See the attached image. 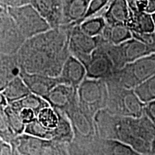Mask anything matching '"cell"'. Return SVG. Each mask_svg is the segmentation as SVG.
I'll return each mask as SVG.
<instances>
[{
    "mask_svg": "<svg viewBox=\"0 0 155 155\" xmlns=\"http://www.w3.org/2000/svg\"><path fill=\"white\" fill-rule=\"evenodd\" d=\"M73 25L61 26L27 39L16 56L21 71L58 77L71 55L69 37Z\"/></svg>",
    "mask_w": 155,
    "mask_h": 155,
    "instance_id": "6da1fadb",
    "label": "cell"
},
{
    "mask_svg": "<svg viewBox=\"0 0 155 155\" xmlns=\"http://www.w3.org/2000/svg\"><path fill=\"white\" fill-rule=\"evenodd\" d=\"M94 121L99 138L121 141L141 154L151 155L155 125L145 114L139 118L125 117L104 109L97 113Z\"/></svg>",
    "mask_w": 155,
    "mask_h": 155,
    "instance_id": "7a4b0ae2",
    "label": "cell"
},
{
    "mask_svg": "<svg viewBox=\"0 0 155 155\" xmlns=\"http://www.w3.org/2000/svg\"><path fill=\"white\" fill-rule=\"evenodd\" d=\"M108 87V102L105 109L114 115L125 117H141L144 114V104L134 89L119 86L111 81H105Z\"/></svg>",
    "mask_w": 155,
    "mask_h": 155,
    "instance_id": "3957f363",
    "label": "cell"
},
{
    "mask_svg": "<svg viewBox=\"0 0 155 155\" xmlns=\"http://www.w3.org/2000/svg\"><path fill=\"white\" fill-rule=\"evenodd\" d=\"M155 75V53L144 56L114 72L105 81H111L124 88L134 89Z\"/></svg>",
    "mask_w": 155,
    "mask_h": 155,
    "instance_id": "277c9868",
    "label": "cell"
},
{
    "mask_svg": "<svg viewBox=\"0 0 155 155\" xmlns=\"http://www.w3.org/2000/svg\"><path fill=\"white\" fill-rule=\"evenodd\" d=\"M64 114L72 125L74 133L73 142L90 151L94 155L95 147L100 139L96 131L94 118L83 111L78 104Z\"/></svg>",
    "mask_w": 155,
    "mask_h": 155,
    "instance_id": "5b68a950",
    "label": "cell"
},
{
    "mask_svg": "<svg viewBox=\"0 0 155 155\" xmlns=\"http://www.w3.org/2000/svg\"><path fill=\"white\" fill-rule=\"evenodd\" d=\"M80 107L95 118L98 112L105 109L108 102V87L104 80L86 78L77 89Z\"/></svg>",
    "mask_w": 155,
    "mask_h": 155,
    "instance_id": "8992f818",
    "label": "cell"
},
{
    "mask_svg": "<svg viewBox=\"0 0 155 155\" xmlns=\"http://www.w3.org/2000/svg\"><path fill=\"white\" fill-rule=\"evenodd\" d=\"M10 146L21 155H68V144L25 134L17 136Z\"/></svg>",
    "mask_w": 155,
    "mask_h": 155,
    "instance_id": "52a82bcc",
    "label": "cell"
},
{
    "mask_svg": "<svg viewBox=\"0 0 155 155\" xmlns=\"http://www.w3.org/2000/svg\"><path fill=\"white\" fill-rule=\"evenodd\" d=\"M23 37L29 39L50 30V25L32 5L7 9Z\"/></svg>",
    "mask_w": 155,
    "mask_h": 155,
    "instance_id": "ba28073f",
    "label": "cell"
},
{
    "mask_svg": "<svg viewBox=\"0 0 155 155\" xmlns=\"http://www.w3.org/2000/svg\"><path fill=\"white\" fill-rule=\"evenodd\" d=\"M25 40L8 10L0 7V53L15 55Z\"/></svg>",
    "mask_w": 155,
    "mask_h": 155,
    "instance_id": "9c48e42d",
    "label": "cell"
},
{
    "mask_svg": "<svg viewBox=\"0 0 155 155\" xmlns=\"http://www.w3.org/2000/svg\"><path fill=\"white\" fill-rule=\"evenodd\" d=\"M98 45V38L91 37L81 30L79 25H73L69 37L70 53L86 66L93 52Z\"/></svg>",
    "mask_w": 155,
    "mask_h": 155,
    "instance_id": "30bf717a",
    "label": "cell"
},
{
    "mask_svg": "<svg viewBox=\"0 0 155 155\" xmlns=\"http://www.w3.org/2000/svg\"><path fill=\"white\" fill-rule=\"evenodd\" d=\"M85 67L87 78L97 80L105 81L116 71L111 58L100 46L93 52Z\"/></svg>",
    "mask_w": 155,
    "mask_h": 155,
    "instance_id": "8fae6325",
    "label": "cell"
},
{
    "mask_svg": "<svg viewBox=\"0 0 155 155\" xmlns=\"http://www.w3.org/2000/svg\"><path fill=\"white\" fill-rule=\"evenodd\" d=\"M43 98L52 108L63 113L78 104L77 88L65 84L56 86Z\"/></svg>",
    "mask_w": 155,
    "mask_h": 155,
    "instance_id": "7c38bea8",
    "label": "cell"
},
{
    "mask_svg": "<svg viewBox=\"0 0 155 155\" xmlns=\"http://www.w3.org/2000/svg\"><path fill=\"white\" fill-rule=\"evenodd\" d=\"M31 5L45 19L50 28L63 26L64 0H32Z\"/></svg>",
    "mask_w": 155,
    "mask_h": 155,
    "instance_id": "4fadbf2b",
    "label": "cell"
},
{
    "mask_svg": "<svg viewBox=\"0 0 155 155\" xmlns=\"http://www.w3.org/2000/svg\"><path fill=\"white\" fill-rule=\"evenodd\" d=\"M58 80L61 84L68 85L77 88L86 78V67L73 55H70L64 64Z\"/></svg>",
    "mask_w": 155,
    "mask_h": 155,
    "instance_id": "5bb4252c",
    "label": "cell"
},
{
    "mask_svg": "<svg viewBox=\"0 0 155 155\" xmlns=\"http://www.w3.org/2000/svg\"><path fill=\"white\" fill-rule=\"evenodd\" d=\"M20 76L32 94L44 98L56 86L61 84L58 77L37 73H28L21 71Z\"/></svg>",
    "mask_w": 155,
    "mask_h": 155,
    "instance_id": "9a60e30c",
    "label": "cell"
},
{
    "mask_svg": "<svg viewBox=\"0 0 155 155\" xmlns=\"http://www.w3.org/2000/svg\"><path fill=\"white\" fill-rule=\"evenodd\" d=\"M89 2L90 0H64L63 26L80 24L86 16Z\"/></svg>",
    "mask_w": 155,
    "mask_h": 155,
    "instance_id": "2e32d148",
    "label": "cell"
},
{
    "mask_svg": "<svg viewBox=\"0 0 155 155\" xmlns=\"http://www.w3.org/2000/svg\"><path fill=\"white\" fill-rule=\"evenodd\" d=\"M131 10L126 0H111L104 18L107 25H123L127 27Z\"/></svg>",
    "mask_w": 155,
    "mask_h": 155,
    "instance_id": "e0dca14e",
    "label": "cell"
},
{
    "mask_svg": "<svg viewBox=\"0 0 155 155\" xmlns=\"http://www.w3.org/2000/svg\"><path fill=\"white\" fill-rule=\"evenodd\" d=\"M94 155H145L134 149L113 139H99L94 151Z\"/></svg>",
    "mask_w": 155,
    "mask_h": 155,
    "instance_id": "ac0fdd59",
    "label": "cell"
},
{
    "mask_svg": "<svg viewBox=\"0 0 155 155\" xmlns=\"http://www.w3.org/2000/svg\"><path fill=\"white\" fill-rule=\"evenodd\" d=\"M20 73L21 68L16 54L0 53V93L13 78L20 75Z\"/></svg>",
    "mask_w": 155,
    "mask_h": 155,
    "instance_id": "d6986e66",
    "label": "cell"
},
{
    "mask_svg": "<svg viewBox=\"0 0 155 155\" xmlns=\"http://www.w3.org/2000/svg\"><path fill=\"white\" fill-rule=\"evenodd\" d=\"M119 45L126 65L154 53L153 50L147 45L133 38Z\"/></svg>",
    "mask_w": 155,
    "mask_h": 155,
    "instance_id": "ffe728a7",
    "label": "cell"
},
{
    "mask_svg": "<svg viewBox=\"0 0 155 155\" xmlns=\"http://www.w3.org/2000/svg\"><path fill=\"white\" fill-rule=\"evenodd\" d=\"M127 27L131 30V33H152L154 32V25L152 15L145 12L131 11Z\"/></svg>",
    "mask_w": 155,
    "mask_h": 155,
    "instance_id": "44dd1931",
    "label": "cell"
},
{
    "mask_svg": "<svg viewBox=\"0 0 155 155\" xmlns=\"http://www.w3.org/2000/svg\"><path fill=\"white\" fill-rule=\"evenodd\" d=\"M30 94L31 92L20 75L13 78L2 92L8 104L19 101Z\"/></svg>",
    "mask_w": 155,
    "mask_h": 155,
    "instance_id": "7402d4cb",
    "label": "cell"
},
{
    "mask_svg": "<svg viewBox=\"0 0 155 155\" xmlns=\"http://www.w3.org/2000/svg\"><path fill=\"white\" fill-rule=\"evenodd\" d=\"M101 37L105 41L118 45L132 38V34L126 25L106 24Z\"/></svg>",
    "mask_w": 155,
    "mask_h": 155,
    "instance_id": "603a6c76",
    "label": "cell"
},
{
    "mask_svg": "<svg viewBox=\"0 0 155 155\" xmlns=\"http://www.w3.org/2000/svg\"><path fill=\"white\" fill-rule=\"evenodd\" d=\"M55 111L58 113L59 121L57 127L54 129L53 140L63 144H71L74 139V133L71 121L63 112L58 110Z\"/></svg>",
    "mask_w": 155,
    "mask_h": 155,
    "instance_id": "cb8c5ba5",
    "label": "cell"
},
{
    "mask_svg": "<svg viewBox=\"0 0 155 155\" xmlns=\"http://www.w3.org/2000/svg\"><path fill=\"white\" fill-rule=\"evenodd\" d=\"M9 105L12 106L17 111H19L22 108H29L32 110L36 115H38L42 108L50 106L47 101L44 99L42 97L37 96L32 93L19 101L12 103Z\"/></svg>",
    "mask_w": 155,
    "mask_h": 155,
    "instance_id": "d4e9b609",
    "label": "cell"
},
{
    "mask_svg": "<svg viewBox=\"0 0 155 155\" xmlns=\"http://www.w3.org/2000/svg\"><path fill=\"white\" fill-rule=\"evenodd\" d=\"M78 25L83 32L91 37L96 38L101 35L106 22L104 17H98L86 19Z\"/></svg>",
    "mask_w": 155,
    "mask_h": 155,
    "instance_id": "484cf974",
    "label": "cell"
},
{
    "mask_svg": "<svg viewBox=\"0 0 155 155\" xmlns=\"http://www.w3.org/2000/svg\"><path fill=\"white\" fill-rule=\"evenodd\" d=\"M134 91L144 104L155 101V75L137 86Z\"/></svg>",
    "mask_w": 155,
    "mask_h": 155,
    "instance_id": "4316f807",
    "label": "cell"
},
{
    "mask_svg": "<svg viewBox=\"0 0 155 155\" xmlns=\"http://www.w3.org/2000/svg\"><path fill=\"white\" fill-rule=\"evenodd\" d=\"M5 106L0 107V139L3 142L11 145L17 135L13 131L5 111Z\"/></svg>",
    "mask_w": 155,
    "mask_h": 155,
    "instance_id": "83f0119b",
    "label": "cell"
},
{
    "mask_svg": "<svg viewBox=\"0 0 155 155\" xmlns=\"http://www.w3.org/2000/svg\"><path fill=\"white\" fill-rule=\"evenodd\" d=\"M36 119L40 124L48 129H55L59 121L57 111L51 106L42 108L37 115Z\"/></svg>",
    "mask_w": 155,
    "mask_h": 155,
    "instance_id": "f1b7e54d",
    "label": "cell"
},
{
    "mask_svg": "<svg viewBox=\"0 0 155 155\" xmlns=\"http://www.w3.org/2000/svg\"><path fill=\"white\" fill-rule=\"evenodd\" d=\"M24 134L34 137H38V138L53 140L54 129H46L40 124L37 119H35L34 121L26 124Z\"/></svg>",
    "mask_w": 155,
    "mask_h": 155,
    "instance_id": "f546056e",
    "label": "cell"
},
{
    "mask_svg": "<svg viewBox=\"0 0 155 155\" xmlns=\"http://www.w3.org/2000/svg\"><path fill=\"white\" fill-rule=\"evenodd\" d=\"M5 111L13 131L17 136L23 134L25 132V126L26 125L22 121L20 116H19V112L9 104H7L5 106Z\"/></svg>",
    "mask_w": 155,
    "mask_h": 155,
    "instance_id": "4dcf8cb0",
    "label": "cell"
},
{
    "mask_svg": "<svg viewBox=\"0 0 155 155\" xmlns=\"http://www.w3.org/2000/svg\"><path fill=\"white\" fill-rule=\"evenodd\" d=\"M110 1L111 0H91L90 2H89L86 15L83 21L93 18V17H104V15L105 14L106 9L108 8V6L110 3Z\"/></svg>",
    "mask_w": 155,
    "mask_h": 155,
    "instance_id": "1f68e13d",
    "label": "cell"
},
{
    "mask_svg": "<svg viewBox=\"0 0 155 155\" xmlns=\"http://www.w3.org/2000/svg\"><path fill=\"white\" fill-rule=\"evenodd\" d=\"M32 0H0V7L5 9H12L30 5Z\"/></svg>",
    "mask_w": 155,
    "mask_h": 155,
    "instance_id": "d6a6232c",
    "label": "cell"
},
{
    "mask_svg": "<svg viewBox=\"0 0 155 155\" xmlns=\"http://www.w3.org/2000/svg\"><path fill=\"white\" fill-rule=\"evenodd\" d=\"M68 155H93L92 153L86 149L79 146L75 142L68 144Z\"/></svg>",
    "mask_w": 155,
    "mask_h": 155,
    "instance_id": "836d02e7",
    "label": "cell"
},
{
    "mask_svg": "<svg viewBox=\"0 0 155 155\" xmlns=\"http://www.w3.org/2000/svg\"><path fill=\"white\" fill-rule=\"evenodd\" d=\"M17 111L19 112V116L25 125L34 121L37 118L36 114L32 110L29 109V108H22Z\"/></svg>",
    "mask_w": 155,
    "mask_h": 155,
    "instance_id": "e575fe53",
    "label": "cell"
},
{
    "mask_svg": "<svg viewBox=\"0 0 155 155\" xmlns=\"http://www.w3.org/2000/svg\"><path fill=\"white\" fill-rule=\"evenodd\" d=\"M144 114H145L155 125V101L145 104Z\"/></svg>",
    "mask_w": 155,
    "mask_h": 155,
    "instance_id": "d590c367",
    "label": "cell"
},
{
    "mask_svg": "<svg viewBox=\"0 0 155 155\" xmlns=\"http://www.w3.org/2000/svg\"><path fill=\"white\" fill-rule=\"evenodd\" d=\"M145 12L150 15L154 14L155 12V0H148V6Z\"/></svg>",
    "mask_w": 155,
    "mask_h": 155,
    "instance_id": "8d00e7d4",
    "label": "cell"
},
{
    "mask_svg": "<svg viewBox=\"0 0 155 155\" xmlns=\"http://www.w3.org/2000/svg\"><path fill=\"white\" fill-rule=\"evenodd\" d=\"M7 101L5 100V97L3 96V95L2 94V93H0V107L1 106H6L7 105Z\"/></svg>",
    "mask_w": 155,
    "mask_h": 155,
    "instance_id": "74e56055",
    "label": "cell"
},
{
    "mask_svg": "<svg viewBox=\"0 0 155 155\" xmlns=\"http://www.w3.org/2000/svg\"><path fill=\"white\" fill-rule=\"evenodd\" d=\"M151 155H155V139L153 141L152 145V153Z\"/></svg>",
    "mask_w": 155,
    "mask_h": 155,
    "instance_id": "f35d334b",
    "label": "cell"
},
{
    "mask_svg": "<svg viewBox=\"0 0 155 155\" xmlns=\"http://www.w3.org/2000/svg\"><path fill=\"white\" fill-rule=\"evenodd\" d=\"M4 142L0 139V155H2V147Z\"/></svg>",
    "mask_w": 155,
    "mask_h": 155,
    "instance_id": "ab89813d",
    "label": "cell"
},
{
    "mask_svg": "<svg viewBox=\"0 0 155 155\" xmlns=\"http://www.w3.org/2000/svg\"><path fill=\"white\" fill-rule=\"evenodd\" d=\"M152 19H153V22H154V33L155 34V12L154 13V14L152 15Z\"/></svg>",
    "mask_w": 155,
    "mask_h": 155,
    "instance_id": "60d3db41",
    "label": "cell"
},
{
    "mask_svg": "<svg viewBox=\"0 0 155 155\" xmlns=\"http://www.w3.org/2000/svg\"><path fill=\"white\" fill-rule=\"evenodd\" d=\"M90 1H91V0H90Z\"/></svg>",
    "mask_w": 155,
    "mask_h": 155,
    "instance_id": "b9f144b4",
    "label": "cell"
}]
</instances>
